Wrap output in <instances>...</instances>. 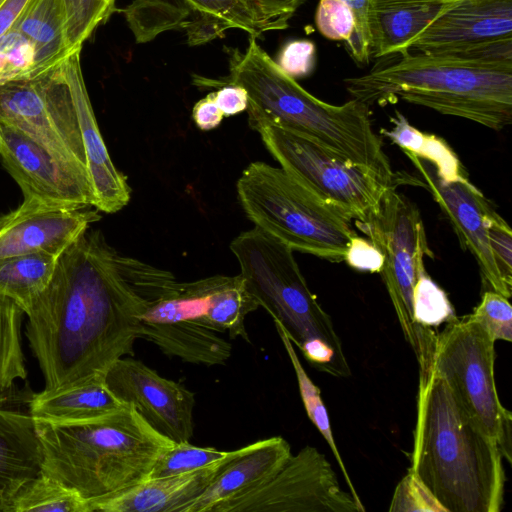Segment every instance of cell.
Here are the masks:
<instances>
[{
  "label": "cell",
  "mask_w": 512,
  "mask_h": 512,
  "mask_svg": "<svg viewBox=\"0 0 512 512\" xmlns=\"http://www.w3.org/2000/svg\"><path fill=\"white\" fill-rule=\"evenodd\" d=\"M175 281L170 271L121 254L100 231L81 234L25 314L44 389L104 377L116 360L132 356L139 317Z\"/></svg>",
  "instance_id": "cell-1"
},
{
  "label": "cell",
  "mask_w": 512,
  "mask_h": 512,
  "mask_svg": "<svg viewBox=\"0 0 512 512\" xmlns=\"http://www.w3.org/2000/svg\"><path fill=\"white\" fill-rule=\"evenodd\" d=\"M419 372L409 472L446 512H499L505 472L497 443L432 367Z\"/></svg>",
  "instance_id": "cell-2"
},
{
  "label": "cell",
  "mask_w": 512,
  "mask_h": 512,
  "mask_svg": "<svg viewBox=\"0 0 512 512\" xmlns=\"http://www.w3.org/2000/svg\"><path fill=\"white\" fill-rule=\"evenodd\" d=\"M225 83L238 84L248 94V122L266 121L295 131L396 187L382 138L372 127L370 106L352 98L342 105L326 103L284 73L250 37L244 52L232 50ZM224 83V84H225Z\"/></svg>",
  "instance_id": "cell-3"
},
{
  "label": "cell",
  "mask_w": 512,
  "mask_h": 512,
  "mask_svg": "<svg viewBox=\"0 0 512 512\" xmlns=\"http://www.w3.org/2000/svg\"><path fill=\"white\" fill-rule=\"evenodd\" d=\"M367 105L398 99L500 131L512 122V61L409 52L344 80Z\"/></svg>",
  "instance_id": "cell-4"
},
{
  "label": "cell",
  "mask_w": 512,
  "mask_h": 512,
  "mask_svg": "<svg viewBox=\"0 0 512 512\" xmlns=\"http://www.w3.org/2000/svg\"><path fill=\"white\" fill-rule=\"evenodd\" d=\"M34 425L42 452L41 473L77 493L88 512L95 503L148 479L174 443L129 405L93 420L34 419Z\"/></svg>",
  "instance_id": "cell-5"
},
{
  "label": "cell",
  "mask_w": 512,
  "mask_h": 512,
  "mask_svg": "<svg viewBox=\"0 0 512 512\" xmlns=\"http://www.w3.org/2000/svg\"><path fill=\"white\" fill-rule=\"evenodd\" d=\"M247 289L316 369L336 377L351 370L331 317L323 310L293 250L254 227L230 243Z\"/></svg>",
  "instance_id": "cell-6"
},
{
  "label": "cell",
  "mask_w": 512,
  "mask_h": 512,
  "mask_svg": "<svg viewBox=\"0 0 512 512\" xmlns=\"http://www.w3.org/2000/svg\"><path fill=\"white\" fill-rule=\"evenodd\" d=\"M239 202L254 227L293 251L344 261L356 232L351 221L281 167L250 163L237 184Z\"/></svg>",
  "instance_id": "cell-7"
},
{
  "label": "cell",
  "mask_w": 512,
  "mask_h": 512,
  "mask_svg": "<svg viewBox=\"0 0 512 512\" xmlns=\"http://www.w3.org/2000/svg\"><path fill=\"white\" fill-rule=\"evenodd\" d=\"M395 188L386 190L379 209L367 221L353 223L383 256L380 274L405 338L423 364L432 357L437 333L415 323L413 289L425 272V258L433 257V252L416 204Z\"/></svg>",
  "instance_id": "cell-8"
},
{
  "label": "cell",
  "mask_w": 512,
  "mask_h": 512,
  "mask_svg": "<svg viewBox=\"0 0 512 512\" xmlns=\"http://www.w3.org/2000/svg\"><path fill=\"white\" fill-rule=\"evenodd\" d=\"M249 126L282 169L351 222L367 221L394 187L295 131L266 121Z\"/></svg>",
  "instance_id": "cell-9"
},
{
  "label": "cell",
  "mask_w": 512,
  "mask_h": 512,
  "mask_svg": "<svg viewBox=\"0 0 512 512\" xmlns=\"http://www.w3.org/2000/svg\"><path fill=\"white\" fill-rule=\"evenodd\" d=\"M495 342L469 315L455 316L437 333L431 367L496 442L506 408L494 377Z\"/></svg>",
  "instance_id": "cell-10"
},
{
  "label": "cell",
  "mask_w": 512,
  "mask_h": 512,
  "mask_svg": "<svg viewBox=\"0 0 512 512\" xmlns=\"http://www.w3.org/2000/svg\"><path fill=\"white\" fill-rule=\"evenodd\" d=\"M0 123L88 177L75 105L60 66L36 78L0 84Z\"/></svg>",
  "instance_id": "cell-11"
},
{
  "label": "cell",
  "mask_w": 512,
  "mask_h": 512,
  "mask_svg": "<svg viewBox=\"0 0 512 512\" xmlns=\"http://www.w3.org/2000/svg\"><path fill=\"white\" fill-rule=\"evenodd\" d=\"M362 502L341 489L325 455L305 446L256 490L217 512H363Z\"/></svg>",
  "instance_id": "cell-12"
},
{
  "label": "cell",
  "mask_w": 512,
  "mask_h": 512,
  "mask_svg": "<svg viewBox=\"0 0 512 512\" xmlns=\"http://www.w3.org/2000/svg\"><path fill=\"white\" fill-rule=\"evenodd\" d=\"M409 52L512 61V0H448Z\"/></svg>",
  "instance_id": "cell-13"
},
{
  "label": "cell",
  "mask_w": 512,
  "mask_h": 512,
  "mask_svg": "<svg viewBox=\"0 0 512 512\" xmlns=\"http://www.w3.org/2000/svg\"><path fill=\"white\" fill-rule=\"evenodd\" d=\"M123 13L137 43L169 30H185L190 46L236 28L257 38L267 32L239 0H133Z\"/></svg>",
  "instance_id": "cell-14"
},
{
  "label": "cell",
  "mask_w": 512,
  "mask_h": 512,
  "mask_svg": "<svg viewBox=\"0 0 512 512\" xmlns=\"http://www.w3.org/2000/svg\"><path fill=\"white\" fill-rule=\"evenodd\" d=\"M104 382L119 401L133 407L157 433L174 443L189 442L196 400L184 385L126 356L109 367Z\"/></svg>",
  "instance_id": "cell-15"
},
{
  "label": "cell",
  "mask_w": 512,
  "mask_h": 512,
  "mask_svg": "<svg viewBox=\"0 0 512 512\" xmlns=\"http://www.w3.org/2000/svg\"><path fill=\"white\" fill-rule=\"evenodd\" d=\"M0 135L3 165L24 199L64 209L93 206L87 176L9 125L0 123Z\"/></svg>",
  "instance_id": "cell-16"
},
{
  "label": "cell",
  "mask_w": 512,
  "mask_h": 512,
  "mask_svg": "<svg viewBox=\"0 0 512 512\" xmlns=\"http://www.w3.org/2000/svg\"><path fill=\"white\" fill-rule=\"evenodd\" d=\"M148 307L155 313L187 319L216 332H227L232 339L250 342L245 319L259 304L238 274L175 281Z\"/></svg>",
  "instance_id": "cell-17"
},
{
  "label": "cell",
  "mask_w": 512,
  "mask_h": 512,
  "mask_svg": "<svg viewBox=\"0 0 512 512\" xmlns=\"http://www.w3.org/2000/svg\"><path fill=\"white\" fill-rule=\"evenodd\" d=\"M404 152L452 224L463 250H468L475 258L484 285L510 299L512 286L501 275L488 241V219L495 211L493 206L467 177L445 181L431 163Z\"/></svg>",
  "instance_id": "cell-18"
},
{
  "label": "cell",
  "mask_w": 512,
  "mask_h": 512,
  "mask_svg": "<svg viewBox=\"0 0 512 512\" xmlns=\"http://www.w3.org/2000/svg\"><path fill=\"white\" fill-rule=\"evenodd\" d=\"M100 218L87 208L64 209L24 199L0 215V260L34 253L59 257Z\"/></svg>",
  "instance_id": "cell-19"
},
{
  "label": "cell",
  "mask_w": 512,
  "mask_h": 512,
  "mask_svg": "<svg viewBox=\"0 0 512 512\" xmlns=\"http://www.w3.org/2000/svg\"><path fill=\"white\" fill-rule=\"evenodd\" d=\"M75 105L92 191V205L105 213H116L131 197L127 177L114 165L104 143L87 92L80 64V51L60 65Z\"/></svg>",
  "instance_id": "cell-20"
},
{
  "label": "cell",
  "mask_w": 512,
  "mask_h": 512,
  "mask_svg": "<svg viewBox=\"0 0 512 512\" xmlns=\"http://www.w3.org/2000/svg\"><path fill=\"white\" fill-rule=\"evenodd\" d=\"M291 455L289 443L281 436L258 440L239 448L238 454L183 512H217L222 505L271 480Z\"/></svg>",
  "instance_id": "cell-21"
},
{
  "label": "cell",
  "mask_w": 512,
  "mask_h": 512,
  "mask_svg": "<svg viewBox=\"0 0 512 512\" xmlns=\"http://www.w3.org/2000/svg\"><path fill=\"white\" fill-rule=\"evenodd\" d=\"M239 449L223 459L186 473L148 478L112 497L95 503L91 512H183L234 458Z\"/></svg>",
  "instance_id": "cell-22"
},
{
  "label": "cell",
  "mask_w": 512,
  "mask_h": 512,
  "mask_svg": "<svg viewBox=\"0 0 512 512\" xmlns=\"http://www.w3.org/2000/svg\"><path fill=\"white\" fill-rule=\"evenodd\" d=\"M0 397V511L13 512L19 491L41 472L42 452L34 419Z\"/></svg>",
  "instance_id": "cell-23"
},
{
  "label": "cell",
  "mask_w": 512,
  "mask_h": 512,
  "mask_svg": "<svg viewBox=\"0 0 512 512\" xmlns=\"http://www.w3.org/2000/svg\"><path fill=\"white\" fill-rule=\"evenodd\" d=\"M216 331L190 320L144 311L138 338L154 343L165 355L184 362L222 365L231 356V344Z\"/></svg>",
  "instance_id": "cell-24"
},
{
  "label": "cell",
  "mask_w": 512,
  "mask_h": 512,
  "mask_svg": "<svg viewBox=\"0 0 512 512\" xmlns=\"http://www.w3.org/2000/svg\"><path fill=\"white\" fill-rule=\"evenodd\" d=\"M448 0H369L371 57L409 53L414 38Z\"/></svg>",
  "instance_id": "cell-25"
},
{
  "label": "cell",
  "mask_w": 512,
  "mask_h": 512,
  "mask_svg": "<svg viewBox=\"0 0 512 512\" xmlns=\"http://www.w3.org/2000/svg\"><path fill=\"white\" fill-rule=\"evenodd\" d=\"M124 406L106 386L104 377L61 389H43L28 400V412L34 419L55 423L93 420Z\"/></svg>",
  "instance_id": "cell-26"
},
{
  "label": "cell",
  "mask_w": 512,
  "mask_h": 512,
  "mask_svg": "<svg viewBox=\"0 0 512 512\" xmlns=\"http://www.w3.org/2000/svg\"><path fill=\"white\" fill-rule=\"evenodd\" d=\"M12 27L32 43L41 75L56 69L73 54L64 0H30Z\"/></svg>",
  "instance_id": "cell-27"
},
{
  "label": "cell",
  "mask_w": 512,
  "mask_h": 512,
  "mask_svg": "<svg viewBox=\"0 0 512 512\" xmlns=\"http://www.w3.org/2000/svg\"><path fill=\"white\" fill-rule=\"evenodd\" d=\"M57 258L34 253L0 260V295L12 300L26 314L48 286Z\"/></svg>",
  "instance_id": "cell-28"
},
{
  "label": "cell",
  "mask_w": 512,
  "mask_h": 512,
  "mask_svg": "<svg viewBox=\"0 0 512 512\" xmlns=\"http://www.w3.org/2000/svg\"><path fill=\"white\" fill-rule=\"evenodd\" d=\"M390 121L394 126L391 129H381V134L389 138L392 143L403 151H408L431 163L445 181L467 177L459 158L445 140L418 130L398 111Z\"/></svg>",
  "instance_id": "cell-29"
},
{
  "label": "cell",
  "mask_w": 512,
  "mask_h": 512,
  "mask_svg": "<svg viewBox=\"0 0 512 512\" xmlns=\"http://www.w3.org/2000/svg\"><path fill=\"white\" fill-rule=\"evenodd\" d=\"M23 310L0 295V397L11 394L28 372L22 348Z\"/></svg>",
  "instance_id": "cell-30"
},
{
  "label": "cell",
  "mask_w": 512,
  "mask_h": 512,
  "mask_svg": "<svg viewBox=\"0 0 512 512\" xmlns=\"http://www.w3.org/2000/svg\"><path fill=\"white\" fill-rule=\"evenodd\" d=\"M275 327L293 366L298 382L300 396L306 413L312 423L322 434L332 453L334 454L339 468L341 469L345 477V481L350 489V493L355 497L356 500L361 502L334 440L329 416L327 409L322 401L320 389L313 383V381L306 373L295 351L294 344L288 338L282 327L277 323H275Z\"/></svg>",
  "instance_id": "cell-31"
},
{
  "label": "cell",
  "mask_w": 512,
  "mask_h": 512,
  "mask_svg": "<svg viewBox=\"0 0 512 512\" xmlns=\"http://www.w3.org/2000/svg\"><path fill=\"white\" fill-rule=\"evenodd\" d=\"M28 511L88 512V507L77 493L40 472L13 502V512Z\"/></svg>",
  "instance_id": "cell-32"
},
{
  "label": "cell",
  "mask_w": 512,
  "mask_h": 512,
  "mask_svg": "<svg viewBox=\"0 0 512 512\" xmlns=\"http://www.w3.org/2000/svg\"><path fill=\"white\" fill-rule=\"evenodd\" d=\"M39 76L32 43L11 27L0 36V84Z\"/></svg>",
  "instance_id": "cell-33"
},
{
  "label": "cell",
  "mask_w": 512,
  "mask_h": 512,
  "mask_svg": "<svg viewBox=\"0 0 512 512\" xmlns=\"http://www.w3.org/2000/svg\"><path fill=\"white\" fill-rule=\"evenodd\" d=\"M213 447H199L190 442L173 443L158 459L149 478H161L186 473L213 464L228 455Z\"/></svg>",
  "instance_id": "cell-34"
},
{
  "label": "cell",
  "mask_w": 512,
  "mask_h": 512,
  "mask_svg": "<svg viewBox=\"0 0 512 512\" xmlns=\"http://www.w3.org/2000/svg\"><path fill=\"white\" fill-rule=\"evenodd\" d=\"M413 318L416 324L435 328L454 317L453 307L446 293L423 272L413 289Z\"/></svg>",
  "instance_id": "cell-35"
},
{
  "label": "cell",
  "mask_w": 512,
  "mask_h": 512,
  "mask_svg": "<svg viewBox=\"0 0 512 512\" xmlns=\"http://www.w3.org/2000/svg\"><path fill=\"white\" fill-rule=\"evenodd\" d=\"M493 338L494 341H512V307L509 299L503 295L487 290L480 303L469 314Z\"/></svg>",
  "instance_id": "cell-36"
},
{
  "label": "cell",
  "mask_w": 512,
  "mask_h": 512,
  "mask_svg": "<svg viewBox=\"0 0 512 512\" xmlns=\"http://www.w3.org/2000/svg\"><path fill=\"white\" fill-rule=\"evenodd\" d=\"M315 23L324 37L343 41L345 45L350 42L356 27L354 12L343 0H320Z\"/></svg>",
  "instance_id": "cell-37"
},
{
  "label": "cell",
  "mask_w": 512,
  "mask_h": 512,
  "mask_svg": "<svg viewBox=\"0 0 512 512\" xmlns=\"http://www.w3.org/2000/svg\"><path fill=\"white\" fill-rule=\"evenodd\" d=\"M389 511L446 512L432 493L409 471L397 485Z\"/></svg>",
  "instance_id": "cell-38"
},
{
  "label": "cell",
  "mask_w": 512,
  "mask_h": 512,
  "mask_svg": "<svg viewBox=\"0 0 512 512\" xmlns=\"http://www.w3.org/2000/svg\"><path fill=\"white\" fill-rule=\"evenodd\" d=\"M268 31L288 27V21L305 0H239Z\"/></svg>",
  "instance_id": "cell-39"
},
{
  "label": "cell",
  "mask_w": 512,
  "mask_h": 512,
  "mask_svg": "<svg viewBox=\"0 0 512 512\" xmlns=\"http://www.w3.org/2000/svg\"><path fill=\"white\" fill-rule=\"evenodd\" d=\"M488 241L506 283L512 286V231L507 222L493 211L488 219Z\"/></svg>",
  "instance_id": "cell-40"
},
{
  "label": "cell",
  "mask_w": 512,
  "mask_h": 512,
  "mask_svg": "<svg viewBox=\"0 0 512 512\" xmlns=\"http://www.w3.org/2000/svg\"><path fill=\"white\" fill-rule=\"evenodd\" d=\"M316 48L309 40H293L281 49L277 64L292 78L307 76L315 65Z\"/></svg>",
  "instance_id": "cell-41"
},
{
  "label": "cell",
  "mask_w": 512,
  "mask_h": 512,
  "mask_svg": "<svg viewBox=\"0 0 512 512\" xmlns=\"http://www.w3.org/2000/svg\"><path fill=\"white\" fill-rule=\"evenodd\" d=\"M352 9L356 19L354 34L346 49L356 64L363 66L371 57V39L368 23L369 0H343Z\"/></svg>",
  "instance_id": "cell-42"
},
{
  "label": "cell",
  "mask_w": 512,
  "mask_h": 512,
  "mask_svg": "<svg viewBox=\"0 0 512 512\" xmlns=\"http://www.w3.org/2000/svg\"><path fill=\"white\" fill-rule=\"evenodd\" d=\"M344 261L354 269L380 273L383 256L369 240L356 234L349 243Z\"/></svg>",
  "instance_id": "cell-43"
},
{
  "label": "cell",
  "mask_w": 512,
  "mask_h": 512,
  "mask_svg": "<svg viewBox=\"0 0 512 512\" xmlns=\"http://www.w3.org/2000/svg\"><path fill=\"white\" fill-rule=\"evenodd\" d=\"M215 102L222 111L224 117L236 115L248 107V94L246 90L232 83L222 84V87L213 92Z\"/></svg>",
  "instance_id": "cell-44"
},
{
  "label": "cell",
  "mask_w": 512,
  "mask_h": 512,
  "mask_svg": "<svg viewBox=\"0 0 512 512\" xmlns=\"http://www.w3.org/2000/svg\"><path fill=\"white\" fill-rule=\"evenodd\" d=\"M192 118L196 126L203 131L219 126L224 115L215 102L213 92L195 103Z\"/></svg>",
  "instance_id": "cell-45"
},
{
  "label": "cell",
  "mask_w": 512,
  "mask_h": 512,
  "mask_svg": "<svg viewBox=\"0 0 512 512\" xmlns=\"http://www.w3.org/2000/svg\"><path fill=\"white\" fill-rule=\"evenodd\" d=\"M30 0H5L0 6V36L17 21Z\"/></svg>",
  "instance_id": "cell-46"
},
{
  "label": "cell",
  "mask_w": 512,
  "mask_h": 512,
  "mask_svg": "<svg viewBox=\"0 0 512 512\" xmlns=\"http://www.w3.org/2000/svg\"><path fill=\"white\" fill-rule=\"evenodd\" d=\"M512 414L506 409L501 420V425L497 437V446L502 455L508 463H511V448H512Z\"/></svg>",
  "instance_id": "cell-47"
},
{
  "label": "cell",
  "mask_w": 512,
  "mask_h": 512,
  "mask_svg": "<svg viewBox=\"0 0 512 512\" xmlns=\"http://www.w3.org/2000/svg\"><path fill=\"white\" fill-rule=\"evenodd\" d=\"M97 1H102V2L108 3V4L113 5V6H114V3H115V0H97Z\"/></svg>",
  "instance_id": "cell-48"
},
{
  "label": "cell",
  "mask_w": 512,
  "mask_h": 512,
  "mask_svg": "<svg viewBox=\"0 0 512 512\" xmlns=\"http://www.w3.org/2000/svg\"><path fill=\"white\" fill-rule=\"evenodd\" d=\"M4 1H5V0H0V6L3 4V2H4Z\"/></svg>",
  "instance_id": "cell-49"
},
{
  "label": "cell",
  "mask_w": 512,
  "mask_h": 512,
  "mask_svg": "<svg viewBox=\"0 0 512 512\" xmlns=\"http://www.w3.org/2000/svg\"><path fill=\"white\" fill-rule=\"evenodd\" d=\"M0 144H1V135H0Z\"/></svg>",
  "instance_id": "cell-50"
}]
</instances>
